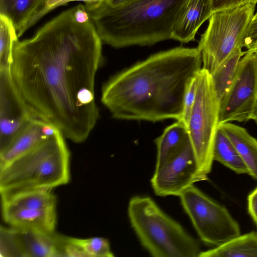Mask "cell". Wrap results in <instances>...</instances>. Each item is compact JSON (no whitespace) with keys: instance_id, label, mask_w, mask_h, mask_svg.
I'll return each instance as SVG.
<instances>
[{"instance_id":"obj_1","label":"cell","mask_w":257,"mask_h":257,"mask_svg":"<svg viewBox=\"0 0 257 257\" xmlns=\"http://www.w3.org/2000/svg\"><path fill=\"white\" fill-rule=\"evenodd\" d=\"M102 41L85 5L65 11L31 38L17 41L13 78L34 114L66 139L85 141L99 117L95 79Z\"/></svg>"},{"instance_id":"obj_2","label":"cell","mask_w":257,"mask_h":257,"mask_svg":"<svg viewBox=\"0 0 257 257\" xmlns=\"http://www.w3.org/2000/svg\"><path fill=\"white\" fill-rule=\"evenodd\" d=\"M202 65L197 48L157 53L111 77L101 101L117 119L181 120L186 92Z\"/></svg>"},{"instance_id":"obj_3","label":"cell","mask_w":257,"mask_h":257,"mask_svg":"<svg viewBox=\"0 0 257 257\" xmlns=\"http://www.w3.org/2000/svg\"><path fill=\"white\" fill-rule=\"evenodd\" d=\"M187 1L133 0L114 6L102 1L85 6L102 42L120 48L171 39Z\"/></svg>"},{"instance_id":"obj_4","label":"cell","mask_w":257,"mask_h":257,"mask_svg":"<svg viewBox=\"0 0 257 257\" xmlns=\"http://www.w3.org/2000/svg\"><path fill=\"white\" fill-rule=\"evenodd\" d=\"M64 139L57 130L35 148L0 169L1 199L67 184L70 153Z\"/></svg>"},{"instance_id":"obj_5","label":"cell","mask_w":257,"mask_h":257,"mask_svg":"<svg viewBox=\"0 0 257 257\" xmlns=\"http://www.w3.org/2000/svg\"><path fill=\"white\" fill-rule=\"evenodd\" d=\"M132 227L144 247L154 257H196L198 241L148 196H134L128 203Z\"/></svg>"},{"instance_id":"obj_6","label":"cell","mask_w":257,"mask_h":257,"mask_svg":"<svg viewBox=\"0 0 257 257\" xmlns=\"http://www.w3.org/2000/svg\"><path fill=\"white\" fill-rule=\"evenodd\" d=\"M256 4L247 3L212 13L197 47L202 68L210 74L237 49L242 48Z\"/></svg>"},{"instance_id":"obj_7","label":"cell","mask_w":257,"mask_h":257,"mask_svg":"<svg viewBox=\"0 0 257 257\" xmlns=\"http://www.w3.org/2000/svg\"><path fill=\"white\" fill-rule=\"evenodd\" d=\"M197 79L196 98L187 127L199 172L207 177L214 161L213 148L218 126L219 102L209 73L202 68Z\"/></svg>"},{"instance_id":"obj_8","label":"cell","mask_w":257,"mask_h":257,"mask_svg":"<svg viewBox=\"0 0 257 257\" xmlns=\"http://www.w3.org/2000/svg\"><path fill=\"white\" fill-rule=\"evenodd\" d=\"M179 197L197 234L206 244L217 246L240 234L239 224L226 208L194 185Z\"/></svg>"},{"instance_id":"obj_9","label":"cell","mask_w":257,"mask_h":257,"mask_svg":"<svg viewBox=\"0 0 257 257\" xmlns=\"http://www.w3.org/2000/svg\"><path fill=\"white\" fill-rule=\"evenodd\" d=\"M257 105V63L252 52L246 51L230 89L219 102L218 125L252 119Z\"/></svg>"},{"instance_id":"obj_10","label":"cell","mask_w":257,"mask_h":257,"mask_svg":"<svg viewBox=\"0 0 257 257\" xmlns=\"http://www.w3.org/2000/svg\"><path fill=\"white\" fill-rule=\"evenodd\" d=\"M207 179L199 172L189 140L177 154L155 169L151 183L157 196H179L195 182Z\"/></svg>"},{"instance_id":"obj_11","label":"cell","mask_w":257,"mask_h":257,"mask_svg":"<svg viewBox=\"0 0 257 257\" xmlns=\"http://www.w3.org/2000/svg\"><path fill=\"white\" fill-rule=\"evenodd\" d=\"M13 78L11 66L0 67V152L34 118Z\"/></svg>"},{"instance_id":"obj_12","label":"cell","mask_w":257,"mask_h":257,"mask_svg":"<svg viewBox=\"0 0 257 257\" xmlns=\"http://www.w3.org/2000/svg\"><path fill=\"white\" fill-rule=\"evenodd\" d=\"M57 130L39 117L33 118L7 148L0 152V169L35 148Z\"/></svg>"},{"instance_id":"obj_13","label":"cell","mask_w":257,"mask_h":257,"mask_svg":"<svg viewBox=\"0 0 257 257\" xmlns=\"http://www.w3.org/2000/svg\"><path fill=\"white\" fill-rule=\"evenodd\" d=\"M212 14L211 0H188L174 24L171 39L181 43L194 41L198 30Z\"/></svg>"},{"instance_id":"obj_14","label":"cell","mask_w":257,"mask_h":257,"mask_svg":"<svg viewBox=\"0 0 257 257\" xmlns=\"http://www.w3.org/2000/svg\"><path fill=\"white\" fill-rule=\"evenodd\" d=\"M3 218L11 227L45 233L54 232L56 223V208H2Z\"/></svg>"},{"instance_id":"obj_15","label":"cell","mask_w":257,"mask_h":257,"mask_svg":"<svg viewBox=\"0 0 257 257\" xmlns=\"http://www.w3.org/2000/svg\"><path fill=\"white\" fill-rule=\"evenodd\" d=\"M15 229L21 257L63 256L59 234L54 232L48 233L32 230Z\"/></svg>"},{"instance_id":"obj_16","label":"cell","mask_w":257,"mask_h":257,"mask_svg":"<svg viewBox=\"0 0 257 257\" xmlns=\"http://www.w3.org/2000/svg\"><path fill=\"white\" fill-rule=\"evenodd\" d=\"M218 126L237 151L247 169L248 175L257 180V140L245 128L230 122Z\"/></svg>"},{"instance_id":"obj_17","label":"cell","mask_w":257,"mask_h":257,"mask_svg":"<svg viewBox=\"0 0 257 257\" xmlns=\"http://www.w3.org/2000/svg\"><path fill=\"white\" fill-rule=\"evenodd\" d=\"M189 141L187 125L178 120L167 127L155 140L157 147L156 168L177 154Z\"/></svg>"},{"instance_id":"obj_18","label":"cell","mask_w":257,"mask_h":257,"mask_svg":"<svg viewBox=\"0 0 257 257\" xmlns=\"http://www.w3.org/2000/svg\"><path fill=\"white\" fill-rule=\"evenodd\" d=\"M45 0H0V15L9 18L18 37L25 32L30 21L38 12Z\"/></svg>"},{"instance_id":"obj_19","label":"cell","mask_w":257,"mask_h":257,"mask_svg":"<svg viewBox=\"0 0 257 257\" xmlns=\"http://www.w3.org/2000/svg\"><path fill=\"white\" fill-rule=\"evenodd\" d=\"M199 256L257 257V231L240 234L220 245L201 251Z\"/></svg>"},{"instance_id":"obj_20","label":"cell","mask_w":257,"mask_h":257,"mask_svg":"<svg viewBox=\"0 0 257 257\" xmlns=\"http://www.w3.org/2000/svg\"><path fill=\"white\" fill-rule=\"evenodd\" d=\"M2 208L54 209L56 198L52 189H40L19 193L1 199Z\"/></svg>"},{"instance_id":"obj_21","label":"cell","mask_w":257,"mask_h":257,"mask_svg":"<svg viewBox=\"0 0 257 257\" xmlns=\"http://www.w3.org/2000/svg\"><path fill=\"white\" fill-rule=\"evenodd\" d=\"M239 48L210 74L213 87L219 102L228 92L236 76L240 61L246 53Z\"/></svg>"},{"instance_id":"obj_22","label":"cell","mask_w":257,"mask_h":257,"mask_svg":"<svg viewBox=\"0 0 257 257\" xmlns=\"http://www.w3.org/2000/svg\"><path fill=\"white\" fill-rule=\"evenodd\" d=\"M213 159L236 173L248 174L247 169L237 151L219 126L214 141Z\"/></svg>"},{"instance_id":"obj_23","label":"cell","mask_w":257,"mask_h":257,"mask_svg":"<svg viewBox=\"0 0 257 257\" xmlns=\"http://www.w3.org/2000/svg\"><path fill=\"white\" fill-rule=\"evenodd\" d=\"M18 38L11 21L0 15V67L11 66L14 45Z\"/></svg>"},{"instance_id":"obj_24","label":"cell","mask_w":257,"mask_h":257,"mask_svg":"<svg viewBox=\"0 0 257 257\" xmlns=\"http://www.w3.org/2000/svg\"><path fill=\"white\" fill-rule=\"evenodd\" d=\"M67 240L77 246L86 257H113L108 240L102 237L78 238L66 236Z\"/></svg>"},{"instance_id":"obj_25","label":"cell","mask_w":257,"mask_h":257,"mask_svg":"<svg viewBox=\"0 0 257 257\" xmlns=\"http://www.w3.org/2000/svg\"><path fill=\"white\" fill-rule=\"evenodd\" d=\"M1 257H21L16 229L1 226L0 229Z\"/></svg>"},{"instance_id":"obj_26","label":"cell","mask_w":257,"mask_h":257,"mask_svg":"<svg viewBox=\"0 0 257 257\" xmlns=\"http://www.w3.org/2000/svg\"><path fill=\"white\" fill-rule=\"evenodd\" d=\"M105 0H45L42 6L27 24L25 32L34 25L39 19L58 7L65 5L72 2H82L84 4H91L101 2Z\"/></svg>"},{"instance_id":"obj_27","label":"cell","mask_w":257,"mask_h":257,"mask_svg":"<svg viewBox=\"0 0 257 257\" xmlns=\"http://www.w3.org/2000/svg\"><path fill=\"white\" fill-rule=\"evenodd\" d=\"M197 75L191 82L185 95L183 114L181 120H182L186 125L187 124L196 98L197 86Z\"/></svg>"},{"instance_id":"obj_28","label":"cell","mask_w":257,"mask_h":257,"mask_svg":"<svg viewBox=\"0 0 257 257\" xmlns=\"http://www.w3.org/2000/svg\"><path fill=\"white\" fill-rule=\"evenodd\" d=\"M242 47L251 51L257 47V11L254 13L244 36Z\"/></svg>"},{"instance_id":"obj_29","label":"cell","mask_w":257,"mask_h":257,"mask_svg":"<svg viewBox=\"0 0 257 257\" xmlns=\"http://www.w3.org/2000/svg\"><path fill=\"white\" fill-rule=\"evenodd\" d=\"M211 1L212 13L247 3L255 2L257 3V0H211Z\"/></svg>"},{"instance_id":"obj_30","label":"cell","mask_w":257,"mask_h":257,"mask_svg":"<svg viewBox=\"0 0 257 257\" xmlns=\"http://www.w3.org/2000/svg\"><path fill=\"white\" fill-rule=\"evenodd\" d=\"M247 210L257 226V187L247 196Z\"/></svg>"},{"instance_id":"obj_31","label":"cell","mask_w":257,"mask_h":257,"mask_svg":"<svg viewBox=\"0 0 257 257\" xmlns=\"http://www.w3.org/2000/svg\"><path fill=\"white\" fill-rule=\"evenodd\" d=\"M133 0H105L103 1L106 4L110 6H114L123 4Z\"/></svg>"},{"instance_id":"obj_32","label":"cell","mask_w":257,"mask_h":257,"mask_svg":"<svg viewBox=\"0 0 257 257\" xmlns=\"http://www.w3.org/2000/svg\"><path fill=\"white\" fill-rule=\"evenodd\" d=\"M251 119L253 120L257 124V105Z\"/></svg>"},{"instance_id":"obj_33","label":"cell","mask_w":257,"mask_h":257,"mask_svg":"<svg viewBox=\"0 0 257 257\" xmlns=\"http://www.w3.org/2000/svg\"><path fill=\"white\" fill-rule=\"evenodd\" d=\"M251 51L253 53V54L255 55L256 60V63H257V47H256L255 49H254L253 50H252L251 51Z\"/></svg>"}]
</instances>
